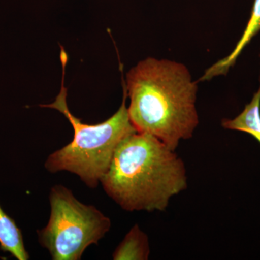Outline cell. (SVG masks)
<instances>
[{"mask_svg":"<svg viewBox=\"0 0 260 260\" xmlns=\"http://www.w3.org/2000/svg\"><path fill=\"white\" fill-rule=\"evenodd\" d=\"M150 254L148 236L135 224L116 247L112 256L114 260H147Z\"/></svg>","mask_w":260,"mask_h":260,"instance_id":"6","label":"cell"},{"mask_svg":"<svg viewBox=\"0 0 260 260\" xmlns=\"http://www.w3.org/2000/svg\"><path fill=\"white\" fill-rule=\"evenodd\" d=\"M101 183L126 211H164L173 197L187 187V175L175 150L136 132L121 142Z\"/></svg>","mask_w":260,"mask_h":260,"instance_id":"2","label":"cell"},{"mask_svg":"<svg viewBox=\"0 0 260 260\" xmlns=\"http://www.w3.org/2000/svg\"><path fill=\"white\" fill-rule=\"evenodd\" d=\"M0 249L18 260L29 259L21 231L0 205Z\"/></svg>","mask_w":260,"mask_h":260,"instance_id":"8","label":"cell"},{"mask_svg":"<svg viewBox=\"0 0 260 260\" xmlns=\"http://www.w3.org/2000/svg\"><path fill=\"white\" fill-rule=\"evenodd\" d=\"M60 59L63 69L60 92L54 102L41 107L56 109L64 114L73 126L74 136L69 144L48 157L45 168L51 173L68 172L76 174L88 187L94 189L107 172L121 142L137 130L129 119L124 85L122 104L107 120L96 124H84L73 115L67 103L64 75L68 58L63 49Z\"/></svg>","mask_w":260,"mask_h":260,"instance_id":"3","label":"cell"},{"mask_svg":"<svg viewBox=\"0 0 260 260\" xmlns=\"http://www.w3.org/2000/svg\"><path fill=\"white\" fill-rule=\"evenodd\" d=\"M130 103L132 124L173 150L190 139L199 124L196 108L198 83L185 65L148 58L126 73L123 83Z\"/></svg>","mask_w":260,"mask_h":260,"instance_id":"1","label":"cell"},{"mask_svg":"<svg viewBox=\"0 0 260 260\" xmlns=\"http://www.w3.org/2000/svg\"><path fill=\"white\" fill-rule=\"evenodd\" d=\"M260 31V0H254L252 11L244 34L238 42L230 54L223 59L217 61L205 72L200 78V81L211 80L218 75H226L229 70L235 64L238 57L244 50V48L250 43L256 34Z\"/></svg>","mask_w":260,"mask_h":260,"instance_id":"5","label":"cell"},{"mask_svg":"<svg viewBox=\"0 0 260 260\" xmlns=\"http://www.w3.org/2000/svg\"><path fill=\"white\" fill-rule=\"evenodd\" d=\"M221 125L225 129L248 133L260 144V84L257 91L243 112L234 119H223Z\"/></svg>","mask_w":260,"mask_h":260,"instance_id":"7","label":"cell"},{"mask_svg":"<svg viewBox=\"0 0 260 260\" xmlns=\"http://www.w3.org/2000/svg\"><path fill=\"white\" fill-rule=\"evenodd\" d=\"M49 203V222L37 233L53 260L81 259L85 249L110 230V218L93 205L82 203L64 186L51 188Z\"/></svg>","mask_w":260,"mask_h":260,"instance_id":"4","label":"cell"}]
</instances>
